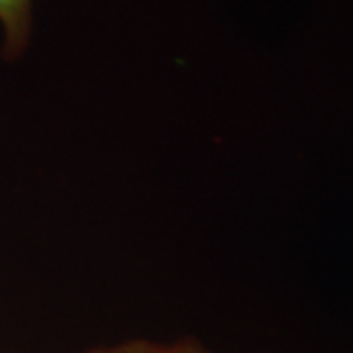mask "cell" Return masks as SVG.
I'll list each match as a JSON object with an SVG mask.
<instances>
[{
	"mask_svg": "<svg viewBox=\"0 0 353 353\" xmlns=\"http://www.w3.org/2000/svg\"><path fill=\"white\" fill-rule=\"evenodd\" d=\"M0 53L6 61L18 59L30 46L34 30V0H0Z\"/></svg>",
	"mask_w": 353,
	"mask_h": 353,
	"instance_id": "6da1fadb",
	"label": "cell"
},
{
	"mask_svg": "<svg viewBox=\"0 0 353 353\" xmlns=\"http://www.w3.org/2000/svg\"><path fill=\"white\" fill-rule=\"evenodd\" d=\"M79 353H214L206 343L196 338L183 336L171 340L159 338H128V340L112 341L88 347Z\"/></svg>",
	"mask_w": 353,
	"mask_h": 353,
	"instance_id": "7a4b0ae2",
	"label": "cell"
}]
</instances>
